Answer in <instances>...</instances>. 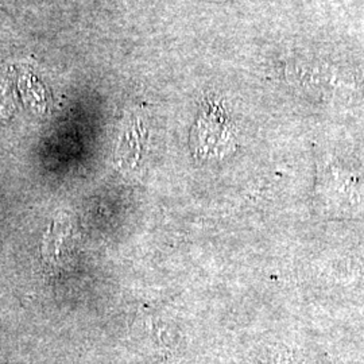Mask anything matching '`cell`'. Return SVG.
Returning <instances> with one entry per match:
<instances>
[{
  "instance_id": "6da1fadb",
  "label": "cell",
  "mask_w": 364,
  "mask_h": 364,
  "mask_svg": "<svg viewBox=\"0 0 364 364\" xmlns=\"http://www.w3.org/2000/svg\"><path fill=\"white\" fill-rule=\"evenodd\" d=\"M193 142L197 153L218 156L227 153L231 144V126L219 103H209L195 126Z\"/></svg>"
},
{
  "instance_id": "7a4b0ae2",
  "label": "cell",
  "mask_w": 364,
  "mask_h": 364,
  "mask_svg": "<svg viewBox=\"0 0 364 364\" xmlns=\"http://www.w3.org/2000/svg\"><path fill=\"white\" fill-rule=\"evenodd\" d=\"M141 123L130 124L129 130L126 131L122 144L119 146V151L122 156L130 162V159H138L141 156V146H142V130Z\"/></svg>"
}]
</instances>
